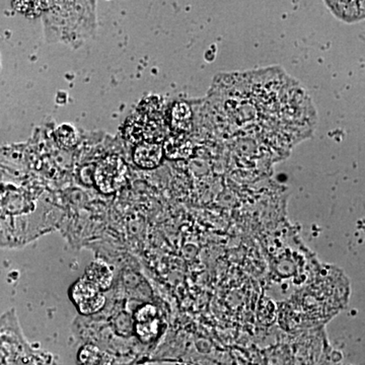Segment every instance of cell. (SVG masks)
Wrapping results in <instances>:
<instances>
[{"instance_id": "277c9868", "label": "cell", "mask_w": 365, "mask_h": 365, "mask_svg": "<svg viewBox=\"0 0 365 365\" xmlns=\"http://www.w3.org/2000/svg\"><path fill=\"white\" fill-rule=\"evenodd\" d=\"M336 19L346 24H355L364 19V1H326Z\"/></svg>"}, {"instance_id": "52a82bcc", "label": "cell", "mask_w": 365, "mask_h": 365, "mask_svg": "<svg viewBox=\"0 0 365 365\" xmlns=\"http://www.w3.org/2000/svg\"><path fill=\"white\" fill-rule=\"evenodd\" d=\"M50 1H35V2H14L13 6L16 7V11L21 14L30 16L32 14L33 18H38L42 16L43 13L49 6Z\"/></svg>"}, {"instance_id": "3957f363", "label": "cell", "mask_w": 365, "mask_h": 365, "mask_svg": "<svg viewBox=\"0 0 365 365\" xmlns=\"http://www.w3.org/2000/svg\"><path fill=\"white\" fill-rule=\"evenodd\" d=\"M126 165L121 158H106L98 163L95 172V182L98 190L104 193H113L116 191L124 181Z\"/></svg>"}, {"instance_id": "6da1fadb", "label": "cell", "mask_w": 365, "mask_h": 365, "mask_svg": "<svg viewBox=\"0 0 365 365\" xmlns=\"http://www.w3.org/2000/svg\"><path fill=\"white\" fill-rule=\"evenodd\" d=\"M47 43L78 49L97 33V2L50 1L42 16Z\"/></svg>"}, {"instance_id": "7a4b0ae2", "label": "cell", "mask_w": 365, "mask_h": 365, "mask_svg": "<svg viewBox=\"0 0 365 365\" xmlns=\"http://www.w3.org/2000/svg\"><path fill=\"white\" fill-rule=\"evenodd\" d=\"M71 297L81 314L98 313L105 304V297L102 290L86 278L74 283L71 287Z\"/></svg>"}, {"instance_id": "5b68a950", "label": "cell", "mask_w": 365, "mask_h": 365, "mask_svg": "<svg viewBox=\"0 0 365 365\" xmlns=\"http://www.w3.org/2000/svg\"><path fill=\"white\" fill-rule=\"evenodd\" d=\"M134 162L144 169H151L160 165L163 158L162 146L157 143L139 144L134 151Z\"/></svg>"}, {"instance_id": "8992f818", "label": "cell", "mask_w": 365, "mask_h": 365, "mask_svg": "<svg viewBox=\"0 0 365 365\" xmlns=\"http://www.w3.org/2000/svg\"><path fill=\"white\" fill-rule=\"evenodd\" d=\"M86 278L102 290L109 287L112 280V272L105 264L98 262V263L91 264L88 269Z\"/></svg>"}]
</instances>
